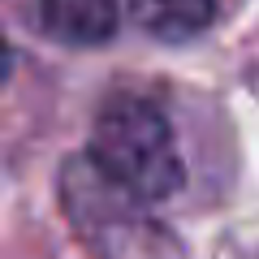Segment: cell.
Returning <instances> with one entry per match:
<instances>
[{
	"instance_id": "cell-1",
	"label": "cell",
	"mask_w": 259,
	"mask_h": 259,
	"mask_svg": "<svg viewBox=\"0 0 259 259\" xmlns=\"http://www.w3.org/2000/svg\"><path fill=\"white\" fill-rule=\"evenodd\" d=\"M56 194L91 259H186L182 238L147 212V199L130 194L117 177L104 173L91 151L61 164Z\"/></svg>"
},
{
	"instance_id": "cell-2",
	"label": "cell",
	"mask_w": 259,
	"mask_h": 259,
	"mask_svg": "<svg viewBox=\"0 0 259 259\" xmlns=\"http://www.w3.org/2000/svg\"><path fill=\"white\" fill-rule=\"evenodd\" d=\"M87 151L108 177H117L130 194L147 203H164L186 186V160L177 147L173 121L147 95H108L95 112Z\"/></svg>"
},
{
	"instance_id": "cell-3",
	"label": "cell",
	"mask_w": 259,
	"mask_h": 259,
	"mask_svg": "<svg viewBox=\"0 0 259 259\" xmlns=\"http://www.w3.org/2000/svg\"><path fill=\"white\" fill-rule=\"evenodd\" d=\"M117 26V0H39V30L61 48H104Z\"/></svg>"
},
{
	"instance_id": "cell-4",
	"label": "cell",
	"mask_w": 259,
	"mask_h": 259,
	"mask_svg": "<svg viewBox=\"0 0 259 259\" xmlns=\"http://www.w3.org/2000/svg\"><path fill=\"white\" fill-rule=\"evenodd\" d=\"M130 18L156 44H190L216 22V0H125Z\"/></svg>"
}]
</instances>
